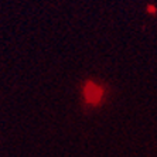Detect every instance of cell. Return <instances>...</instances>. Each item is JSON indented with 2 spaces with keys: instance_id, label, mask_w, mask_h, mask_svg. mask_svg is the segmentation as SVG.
I'll return each mask as SVG.
<instances>
[{
  "instance_id": "obj_1",
  "label": "cell",
  "mask_w": 157,
  "mask_h": 157,
  "mask_svg": "<svg viewBox=\"0 0 157 157\" xmlns=\"http://www.w3.org/2000/svg\"><path fill=\"white\" fill-rule=\"evenodd\" d=\"M82 98L86 105L96 108L105 99V88L94 81H86L82 88Z\"/></svg>"
}]
</instances>
